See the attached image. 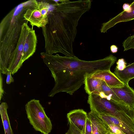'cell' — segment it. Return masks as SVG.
<instances>
[{"mask_svg":"<svg viewBox=\"0 0 134 134\" xmlns=\"http://www.w3.org/2000/svg\"><path fill=\"white\" fill-rule=\"evenodd\" d=\"M122 8L123 11L127 13L130 12L132 9L130 4L127 3H125L123 4Z\"/></svg>","mask_w":134,"mask_h":134,"instance_id":"44dd1931","label":"cell"},{"mask_svg":"<svg viewBox=\"0 0 134 134\" xmlns=\"http://www.w3.org/2000/svg\"><path fill=\"white\" fill-rule=\"evenodd\" d=\"M130 5L132 8L130 12L127 13L123 11L107 22L103 23L100 30V32H107L109 29L119 23L134 20V1Z\"/></svg>","mask_w":134,"mask_h":134,"instance_id":"3957f363","label":"cell"},{"mask_svg":"<svg viewBox=\"0 0 134 134\" xmlns=\"http://www.w3.org/2000/svg\"><path fill=\"white\" fill-rule=\"evenodd\" d=\"M101 87V91L98 95L101 97L109 100H112L121 104L126 105L119 99L111 88L104 81L102 80Z\"/></svg>","mask_w":134,"mask_h":134,"instance_id":"5bb4252c","label":"cell"},{"mask_svg":"<svg viewBox=\"0 0 134 134\" xmlns=\"http://www.w3.org/2000/svg\"><path fill=\"white\" fill-rule=\"evenodd\" d=\"M105 125L112 134H125L120 128L114 125L109 124Z\"/></svg>","mask_w":134,"mask_h":134,"instance_id":"e0dca14e","label":"cell"},{"mask_svg":"<svg viewBox=\"0 0 134 134\" xmlns=\"http://www.w3.org/2000/svg\"><path fill=\"white\" fill-rule=\"evenodd\" d=\"M117 65L115 67L118 70L122 71L126 66V63L123 58L119 59L116 63Z\"/></svg>","mask_w":134,"mask_h":134,"instance_id":"d6986e66","label":"cell"},{"mask_svg":"<svg viewBox=\"0 0 134 134\" xmlns=\"http://www.w3.org/2000/svg\"><path fill=\"white\" fill-rule=\"evenodd\" d=\"M39 8L42 15L45 18H48V13L50 9V5L47 3L41 2L38 4Z\"/></svg>","mask_w":134,"mask_h":134,"instance_id":"9a60e30c","label":"cell"},{"mask_svg":"<svg viewBox=\"0 0 134 134\" xmlns=\"http://www.w3.org/2000/svg\"><path fill=\"white\" fill-rule=\"evenodd\" d=\"M25 19L29 21L32 27H43L47 23L48 18L42 15L38 5L34 8L28 9L24 15Z\"/></svg>","mask_w":134,"mask_h":134,"instance_id":"8992f818","label":"cell"},{"mask_svg":"<svg viewBox=\"0 0 134 134\" xmlns=\"http://www.w3.org/2000/svg\"><path fill=\"white\" fill-rule=\"evenodd\" d=\"M41 54L55 81L54 87L48 94L50 97L63 92L72 95L84 84L87 76L99 71L110 70L117 60L112 54L102 59L85 61L76 56H62L44 52Z\"/></svg>","mask_w":134,"mask_h":134,"instance_id":"6da1fadb","label":"cell"},{"mask_svg":"<svg viewBox=\"0 0 134 134\" xmlns=\"http://www.w3.org/2000/svg\"><path fill=\"white\" fill-rule=\"evenodd\" d=\"M37 38L34 30L27 27L22 53L23 63L31 56L36 50Z\"/></svg>","mask_w":134,"mask_h":134,"instance_id":"277c9868","label":"cell"},{"mask_svg":"<svg viewBox=\"0 0 134 134\" xmlns=\"http://www.w3.org/2000/svg\"><path fill=\"white\" fill-rule=\"evenodd\" d=\"M98 115L105 124L114 125L120 128L125 134H134V130L133 129L116 118L106 115Z\"/></svg>","mask_w":134,"mask_h":134,"instance_id":"30bf717a","label":"cell"},{"mask_svg":"<svg viewBox=\"0 0 134 134\" xmlns=\"http://www.w3.org/2000/svg\"><path fill=\"white\" fill-rule=\"evenodd\" d=\"M102 80L88 75L85 79L84 89L88 95L94 94L98 95L101 89Z\"/></svg>","mask_w":134,"mask_h":134,"instance_id":"8fae6325","label":"cell"},{"mask_svg":"<svg viewBox=\"0 0 134 134\" xmlns=\"http://www.w3.org/2000/svg\"><path fill=\"white\" fill-rule=\"evenodd\" d=\"M67 117L68 121L72 122L82 132H83L88 117L86 112L82 109L74 110L67 114Z\"/></svg>","mask_w":134,"mask_h":134,"instance_id":"52a82bcc","label":"cell"},{"mask_svg":"<svg viewBox=\"0 0 134 134\" xmlns=\"http://www.w3.org/2000/svg\"><path fill=\"white\" fill-rule=\"evenodd\" d=\"M89 76L104 81L110 87H120L124 85V83L110 70L99 71Z\"/></svg>","mask_w":134,"mask_h":134,"instance_id":"ba28073f","label":"cell"},{"mask_svg":"<svg viewBox=\"0 0 134 134\" xmlns=\"http://www.w3.org/2000/svg\"><path fill=\"white\" fill-rule=\"evenodd\" d=\"M8 105L6 102H3L0 105V113L5 134H14L11 128L7 113Z\"/></svg>","mask_w":134,"mask_h":134,"instance_id":"4fadbf2b","label":"cell"},{"mask_svg":"<svg viewBox=\"0 0 134 134\" xmlns=\"http://www.w3.org/2000/svg\"><path fill=\"white\" fill-rule=\"evenodd\" d=\"M25 109L29 122L35 130L42 134H49L51 132L52 127L51 121L39 100H31L25 105Z\"/></svg>","mask_w":134,"mask_h":134,"instance_id":"7a4b0ae2","label":"cell"},{"mask_svg":"<svg viewBox=\"0 0 134 134\" xmlns=\"http://www.w3.org/2000/svg\"><path fill=\"white\" fill-rule=\"evenodd\" d=\"M12 73L10 71H9L7 74L6 83L7 84H9L14 81V79L12 76Z\"/></svg>","mask_w":134,"mask_h":134,"instance_id":"ffe728a7","label":"cell"},{"mask_svg":"<svg viewBox=\"0 0 134 134\" xmlns=\"http://www.w3.org/2000/svg\"><path fill=\"white\" fill-rule=\"evenodd\" d=\"M118 49L117 47L114 45H111L110 47L111 52L113 53H116L117 52Z\"/></svg>","mask_w":134,"mask_h":134,"instance_id":"7402d4cb","label":"cell"},{"mask_svg":"<svg viewBox=\"0 0 134 134\" xmlns=\"http://www.w3.org/2000/svg\"><path fill=\"white\" fill-rule=\"evenodd\" d=\"M114 73L124 83L128 84L129 81L134 78V62L126 66L122 71L115 67Z\"/></svg>","mask_w":134,"mask_h":134,"instance_id":"7c38bea8","label":"cell"},{"mask_svg":"<svg viewBox=\"0 0 134 134\" xmlns=\"http://www.w3.org/2000/svg\"><path fill=\"white\" fill-rule=\"evenodd\" d=\"M82 133L83 134H92V124L91 120L88 117L86 120L84 130Z\"/></svg>","mask_w":134,"mask_h":134,"instance_id":"ac0fdd59","label":"cell"},{"mask_svg":"<svg viewBox=\"0 0 134 134\" xmlns=\"http://www.w3.org/2000/svg\"><path fill=\"white\" fill-rule=\"evenodd\" d=\"M117 96L126 105L134 108V90L124 83L120 87H111Z\"/></svg>","mask_w":134,"mask_h":134,"instance_id":"5b68a950","label":"cell"},{"mask_svg":"<svg viewBox=\"0 0 134 134\" xmlns=\"http://www.w3.org/2000/svg\"><path fill=\"white\" fill-rule=\"evenodd\" d=\"M88 116L91 123L92 134H112L97 115L90 111Z\"/></svg>","mask_w":134,"mask_h":134,"instance_id":"9c48e42d","label":"cell"},{"mask_svg":"<svg viewBox=\"0 0 134 134\" xmlns=\"http://www.w3.org/2000/svg\"><path fill=\"white\" fill-rule=\"evenodd\" d=\"M69 128L65 134H83L71 122L68 121Z\"/></svg>","mask_w":134,"mask_h":134,"instance_id":"2e32d148","label":"cell"}]
</instances>
